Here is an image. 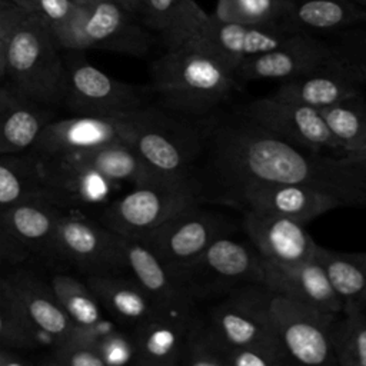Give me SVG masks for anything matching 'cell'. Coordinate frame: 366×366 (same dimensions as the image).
Instances as JSON below:
<instances>
[{
	"label": "cell",
	"instance_id": "6da1fadb",
	"mask_svg": "<svg viewBox=\"0 0 366 366\" xmlns=\"http://www.w3.org/2000/svg\"><path fill=\"white\" fill-rule=\"evenodd\" d=\"M203 204L247 183H292L330 194L343 207H366V173L349 156L293 144L239 110L206 119L204 147L194 170Z\"/></svg>",
	"mask_w": 366,
	"mask_h": 366
},
{
	"label": "cell",
	"instance_id": "7a4b0ae2",
	"mask_svg": "<svg viewBox=\"0 0 366 366\" xmlns=\"http://www.w3.org/2000/svg\"><path fill=\"white\" fill-rule=\"evenodd\" d=\"M240 84L230 66L190 43L166 50L150 66L153 102L194 119L222 110Z\"/></svg>",
	"mask_w": 366,
	"mask_h": 366
},
{
	"label": "cell",
	"instance_id": "3957f363",
	"mask_svg": "<svg viewBox=\"0 0 366 366\" xmlns=\"http://www.w3.org/2000/svg\"><path fill=\"white\" fill-rule=\"evenodd\" d=\"M206 119L180 114L153 102L126 116V143L162 176L192 179L204 147Z\"/></svg>",
	"mask_w": 366,
	"mask_h": 366
},
{
	"label": "cell",
	"instance_id": "277c9868",
	"mask_svg": "<svg viewBox=\"0 0 366 366\" xmlns=\"http://www.w3.org/2000/svg\"><path fill=\"white\" fill-rule=\"evenodd\" d=\"M49 23L30 13L6 40V76L10 87L27 100L51 106L63 103L66 66Z\"/></svg>",
	"mask_w": 366,
	"mask_h": 366
},
{
	"label": "cell",
	"instance_id": "5b68a950",
	"mask_svg": "<svg viewBox=\"0 0 366 366\" xmlns=\"http://www.w3.org/2000/svg\"><path fill=\"white\" fill-rule=\"evenodd\" d=\"M61 49L107 50L134 57L147 54L154 43L149 29L112 0H92L74 6L71 14L51 30Z\"/></svg>",
	"mask_w": 366,
	"mask_h": 366
},
{
	"label": "cell",
	"instance_id": "8992f818",
	"mask_svg": "<svg viewBox=\"0 0 366 366\" xmlns=\"http://www.w3.org/2000/svg\"><path fill=\"white\" fill-rule=\"evenodd\" d=\"M272 295L263 285H246L207 302L204 310L199 306L207 330L224 355L230 349L249 346L285 353L273 325Z\"/></svg>",
	"mask_w": 366,
	"mask_h": 366
},
{
	"label": "cell",
	"instance_id": "52a82bcc",
	"mask_svg": "<svg viewBox=\"0 0 366 366\" xmlns=\"http://www.w3.org/2000/svg\"><path fill=\"white\" fill-rule=\"evenodd\" d=\"M203 204L193 179H166L133 186L124 196L109 203L103 213V226L114 233L142 239L176 213Z\"/></svg>",
	"mask_w": 366,
	"mask_h": 366
},
{
	"label": "cell",
	"instance_id": "ba28073f",
	"mask_svg": "<svg viewBox=\"0 0 366 366\" xmlns=\"http://www.w3.org/2000/svg\"><path fill=\"white\" fill-rule=\"evenodd\" d=\"M180 285L197 303H207L246 285H263V257L230 234L210 243L180 276Z\"/></svg>",
	"mask_w": 366,
	"mask_h": 366
},
{
	"label": "cell",
	"instance_id": "9c48e42d",
	"mask_svg": "<svg viewBox=\"0 0 366 366\" xmlns=\"http://www.w3.org/2000/svg\"><path fill=\"white\" fill-rule=\"evenodd\" d=\"M66 94L63 103L77 116L124 117L150 103V86L120 81L81 57L64 60Z\"/></svg>",
	"mask_w": 366,
	"mask_h": 366
},
{
	"label": "cell",
	"instance_id": "30bf717a",
	"mask_svg": "<svg viewBox=\"0 0 366 366\" xmlns=\"http://www.w3.org/2000/svg\"><path fill=\"white\" fill-rule=\"evenodd\" d=\"M202 206L194 204L176 213L140 239L179 282L210 243L233 233V224L224 216Z\"/></svg>",
	"mask_w": 366,
	"mask_h": 366
},
{
	"label": "cell",
	"instance_id": "8fae6325",
	"mask_svg": "<svg viewBox=\"0 0 366 366\" xmlns=\"http://www.w3.org/2000/svg\"><path fill=\"white\" fill-rule=\"evenodd\" d=\"M270 310L277 339L290 365H336L332 332L337 315L274 293Z\"/></svg>",
	"mask_w": 366,
	"mask_h": 366
},
{
	"label": "cell",
	"instance_id": "7c38bea8",
	"mask_svg": "<svg viewBox=\"0 0 366 366\" xmlns=\"http://www.w3.org/2000/svg\"><path fill=\"white\" fill-rule=\"evenodd\" d=\"M237 110L293 144L333 156H346L317 109L272 94L250 100Z\"/></svg>",
	"mask_w": 366,
	"mask_h": 366
},
{
	"label": "cell",
	"instance_id": "4fadbf2b",
	"mask_svg": "<svg viewBox=\"0 0 366 366\" xmlns=\"http://www.w3.org/2000/svg\"><path fill=\"white\" fill-rule=\"evenodd\" d=\"M223 203L242 210H257L289 217L299 223L343 207L339 200L317 189L292 183H247L216 193L209 203Z\"/></svg>",
	"mask_w": 366,
	"mask_h": 366
},
{
	"label": "cell",
	"instance_id": "5bb4252c",
	"mask_svg": "<svg viewBox=\"0 0 366 366\" xmlns=\"http://www.w3.org/2000/svg\"><path fill=\"white\" fill-rule=\"evenodd\" d=\"M116 240L123 270L147 293L159 312L184 317L197 312L199 305L143 240L119 233Z\"/></svg>",
	"mask_w": 366,
	"mask_h": 366
},
{
	"label": "cell",
	"instance_id": "9a60e30c",
	"mask_svg": "<svg viewBox=\"0 0 366 366\" xmlns=\"http://www.w3.org/2000/svg\"><path fill=\"white\" fill-rule=\"evenodd\" d=\"M336 57L326 39L297 33L282 46L252 56L234 70L240 83L276 80L279 83L323 67Z\"/></svg>",
	"mask_w": 366,
	"mask_h": 366
},
{
	"label": "cell",
	"instance_id": "2e32d148",
	"mask_svg": "<svg viewBox=\"0 0 366 366\" xmlns=\"http://www.w3.org/2000/svg\"><path fill=\"white\" fill-rule=\"evenodd\" d=\"M296 34L283 26L230 23L209 14L204 26L187 43L216 56L236 70L243 60L276 49Z\"/></svg>",
	"mask_w": 366,
	"mask_h": 366
},
{
	"label": "cell",
	"instance_id": "e0dca14e",
	"mask_svg": "<svg viewBox=\"0 0 366 366\" xmlns=\"http://www.w3.org/2000/svg\"><path fill=\"white\" fill-rule=\"evenodd\" d=\"M57 254L89 274L123 272L116 233L81 217L63 214L57 230Z\"/></svg>",
	"mask_w": 366,
	"mask_h": 366
},
{
	"label": "cell",
	"instance_id": "ac0fdd59",
	"mask_svg": "<svg viewBox=\"0 0 366 366\" xmlns=\"http://www.w3.org/2000/svg\"><path fill=\"white\" fill-rule=\"evenodd\" d=\"M242 227L259 254L280 264H297L315 257L317 243L305 224L285 216L243 210Z\"/></svg>",
	"mask_w": 366,
	"mask_h": 366
},
{
	"label": "cell",
	"instance_id": "d6986e66",
	"mask_svg": "<svg viewBox=\"0 0 366 366\" xmlns=\"http://www.w3.org/2000/svg\"><path fill=\"white\" fill-rule=\"evenodd\" d=\"M126 116H76L56 122L50 120L31 150L39 157H60L110 142H126Z\"/></svg>",
	"mask_w": 366,
	"mask_h": 366
},
{
	"label": "cell",
	"instance_id": "ffe728a7",
	"mask_svg": "<svg viewBox=\"0 0 366 366\" xmlns=\"http://www.w3.org/2000/svg\"><path fill=\"white\" fill-rule=\"evenodd\" d=\"M6 289L20 307L26 319L40 332L50 336L54 343L81 335H90L79 329L61 307L50 285L36 274L19 270L1 277Z\"/></svg>",
	"mask_w": 366,
	"mask_h": 366
},
{
	"label": "cell",
	"instance_id": "44dd1931",
	"mask_svg": "<svg viewBox=\"0 0 366 366\" xmlns=\"http://www.w3.org/2000/svg\"><path fill=\"white\" fill-rule=\"evenodd\" d=\"M263 286L274 295L326 313H342V302L316 257L297 264H280L263 259Z\"/></svg>",
	"mask_w": 366,
	"mask_h": 366
},
{
	"label": "cell",
	"instance_id": "7402d4cb",
	"mask_svg": "<svg viewBox=\"0 0 366 366\" xmlns=\"http://www.w3.org/2000/svg\"><path fill=\"white\" fill-rule=\"evenodd\" d=\"M39 160L41 177L61 207L102 204L113 192V182L86 164L67 157H39Z\"/></svg>",
	"mask_w": 366,
	"mask_h": 366
},
{
	"label": "cell",
	"instance_id": "603a6c76",
	"mask_svg": "<svg viewBox=\"0 0 366 366\" xmlns=\"http://www.w3.org/2000/svg\"><path fill=\"white\" fill-rule=\"evenodd\" d=\"M63 213L60 206L44 200L21 202L0 210V223L29 253L59 259L57 230Z\"/></svg>",
	"mask_w": 366,
	"mask_h": 366
},
{
	"label": "cell",
	"instance_id": "cb8c5ba5",
	"mask_svg": "<svg viewBox=\"0 0 366 366\" xmlns=\"http://www.w3.org/2000/svg\"><path fill=\"white\" fill-rule=\"evenodd\" d=\"M360 83L337 59L306 74L282 81L274 96L322 110L363 93Z\"/></svg>",
	"mask_w": 366,
	"mask_h": 366
},
{
	"label": "cell",
	"instance_id": "d4e9b609",
	"mask_svg": "<svg viewBox=\"0 0 366 366\" xmlns=\"http://www.w3.org/2000/svg\"><path fill=\"white\" fill-rule=\"evenodd\" d=\"M194 315L184 317L157 313L130 330L134 343V365L180 366L186 332Z\"/></svg>",
	"mask_w": 366,
	"mask_h": 366
},
{
	"label": "cell",
	"instance_id": "484cf974",
	"mask_svg": "<svg viewBox=\"0 0 366 366\" xmlns=\"http://www.w3.org/2000/svg\"><path fill=\"white\" fill-rule=\"evenodd\" d=\"M283 26L323 37L366 21V9L352 0H285Z\"/></svg>",
	"mask_w": 366,
	"mask_h": 366
},
{
	"label": "cell",
	"instance_id": "4316f807",
	"mask_svg": "<svg viewBox=\"0 0 366 366\" xmlns=\"http://www.w3.org/2000/svg\"><path fill=\"white\" fill-rule=\"evenodd\" d=\"M51 120L44 106L36 104L0 81V154H14L36 144Z\"/></svg>",
	"mask_w": 366,
	"mask_h": 366
},
{
	"label": "cell",
	"instance_id": "83f0119b",
	"mask_svg": "<svg viewBox=\"0 0 366 366\" xmlns=\"http://www.w3.org/2000/svg\"><path fill=\"white\" fill-rule=\"evenodd\" d=\"M139 16L166 50L192 40L209 19L194 0H142Z\"/></svg>",
	"mask_w": 366,
	"mask_h": 366
},
{
	"label": "cell",
	"instance_id": "f1b7e54d",
	"mask_svg": "<svg viewBox=\"0 0 366 366\" xmlns=\"http://www.w3.org/2000/svg\"><path fill=\"white\" fill-rule=\"evenodd\" d=\"M87 286L102 307L130 330L162 313L136 280L120 273L87 274Z\"/></svg>",
	"mask_w": 366,
	"mask_h": 366
},
{
	"label": "cell",
	"instance_id": "f546056e",
	"mask_svg": "<svg viewBox=\"0 0 366 366\" xmlns=\"http://www.w3.org/2000/svg\"><path fill=\"white\" fill-rule=\"evenodd\" d=\"M60 157H67L86 164L106 176L113 183L124 182L132 186H142L172 179L153 170L126 142H110Z\"/></svg>",
	"mask_w": 366,
	"mask_h": 366
},
{
	"label": "cell",
	"instance_id": "4dcf8cb0",
	"mask_svg": "<svg viewBox=\"0 0 366 366\" xmlns=\"http://www.w3.org/2000/svg\"><path fill=\"white\" fill-rule=\"evenodd\" d=\"M315 257L340 299L342 312L366 306V252L347 253L317 244Z\"/></svg>",
	"mask_w": 366,
	"mask_h": 366
},
{
	"label": "cell",
	"instance_id": "1f68e13d",
	"mask_svg": "<svg viewBox=\"0 0 366 366\" xmlns=\"http://www.w3.org/2000/svg\"><path fill=\"white\" fill-rule=\"evenodd\" d=\"M29 200H44L60 206L41 177L40 160L36 154L23 157L0 154V210Z\"/></svg>",
	"mask_w": 366,
	"mask_h": 366
},
{
	"label": "cell",
	"instance_id": "d6a6232c",
	"mask_svg": "<svg viewBox=\"0 0 366 366\" xmlns=\"http://www.w3.org/2000/svg\"><path fill=\"white\" fill-rule=\"evenodd\" d=\"M50 286L61 307L79 329L99 336L109 330H103L102 305L87 283L84 285L70 274L57 273L51 277Z\"/></svg>",
	"mask_w": 366,
	"mask_h": 366
},
{
	"label": "cell",
	"instance_id": "836d02e7",
	"mask_svg": "<svg viewBox=\"0 0 366 366\" xmlns=\"http://www.w3.org/2000/svg\"><path fill=\"white\" fill-rule=\"evenodd\" d=\"M320 113L346 156L355 157L366 149V97L363 93L322 109Z\"/></svg>",
	"mask_w": 366,
	"mask_h": 366
},
{
	"label": "cell",
	"instance_id": "e575fe53",
	"mask_svg": "<svg viewBox=\"0 0 366 366\" xmlns=\"http://www.w3.org/2000/svg\"><path fill=\"white\" fill-rule=\"evenodd\" d=\"M332 336L337 366H366V306L339 313Z\"/></svg>",
	"mask_w": 366,
	"mask_h": 366
},
{
	"label": "cell",
	"instance_id": "d590c367",
	"mask_svg": "<svg viewBox=\"0 0 366 366\" xmlns=\"http://www.w3.org/2000/svg\"><path fill=\"white\" fill-rule=\"evenodd\" d=\"M285 13V0H217L212 14L219 20L230 23L283 26Z\"/></svg>",
	"mask_w": 366,
	"mask_h": 366
},
{
	"label": "cell",
	"instance_id": "8d00e7d4",
	"mask_svg": "<svg viewBox=\"0 0 366 366\" xmlns=\"http://www.w3.org/2000/svg\"><path fill=\"white\" fill-rule=\"evenodd\" d=\"M39 330L26 319L0 277V346L27 350L39 345Z\"/></svg>",
	"mask_w": 366,
	"mask_h": 366
},
{
	"label": "cell",
	"instance_id": "74e56055",
	"mask_svg": "<svg viewBox=\"0 0 366 366\" xmlns=\"http://www.w3.org/2000/svg\"><path fill=\"white\" fill-rule=\"evenodd\" d=\"M180 366H226L224 352L207 330L199 310L187 327Z\"/></svg>",
	"mask_w": 366,
	"mask_h": 366
},
{
	"label": "cell",
	"instance_id": "f35d334b",
	"mask_svg": "<svg viewBox=\"0 0 366 366\" xmlns=\"http://www.w3.org/2000/svg\"><path fill=\"white\" fill-rule=\"evenodd\" d=\"M335 57L363 84H366V21L329 36Z\"/></svg>",
	"mask_w": 366,
	"mask_h": 366
},
{
	"label": "cell",
	"instance_id": "ab89813d",
	"mask_svg": "<svg viewBox=\"0 0 366 366\" xmlns=\"http://www.w3.org/2000/svg\"><path fill=\"white\" fill-rule=\"evenodd\" d=\"M96 340L97 337L94 336L81 335L56 342L46 362L57 366H104L97 352Z\"/></svg>",
	"mask_w": 366,
	"mask_h": 366
},
{
	"label": "cell",
	"instance_id": "60d3db41",
	"mask_svg": "<svg viewBox=\"0 0 366 366\" xmlns=\"http://www.w3.org/2000/svg\"><path fill=\"white\" fill-rule=\"evenodd\" d=\"M96 347L104 366L134 363V343L130 332L109 329L97 337Z\"/></svg>",
	"mask_w": 366,
	"mask_h": 366
},
{
	"label": "cell",
	"instance_id": "b9f144b4",
	"mask_svg": "<svg viewBox=\"0 0 366 366\" xmlns=\"http://www.w3.org/2000/svg\"><path fill=\"white\" fill-rule=\"evenodd\" d=\"M226 366H286L290 365L285 353L264 347H236L226 352Z\"/></svg>",
	"mask_w": 366,
	"mask_h": 366
},
{
	"label": "cell",
	"instance_id": "7bdbcfd3",
	"mask_svg": "<svg viewBox=\"0 0 366 366\" xmlns=\"http://www.w3.org/2000/svg\"><path fill=\"white\" fill-rule=\"evenodd\" d=\"M74 6L76 3L71 0H37L34 13L41 14L53 30L71 14Z\"/></svg>",
	"mask_w": 366,
	"mask_h": 366
},
{
	"label": "cell",
	"instance_id": "ee69618b",
	"mask_svg": "<svg viewBox=\"0 0 366 366\" xmlns=\"http://www.w3.org/2000/svg\"><path fill=\"white\" fill-rule=\"evenodd\" d=\"M30 14L10 0H0V40H7L17 26Z\"/></svg>",
	"mask_w": 366,
	"mask_h": 366
},
{
	"label": "cell",
	"instance_id": "f6af8a7d",
	"mask_svg": "<svg viewBox=\"0 0 366 366\" xmlns=\"http://www.w3.org/2000/svg\"><path fill=\"white\" fill-rule=\"evenodd\" d=\"M29 250L20 244L0 223V264L21 263L29 257Z\"/></svg>",
	"mask_w": 366,
	"mask_h": 366
},
{
	"label": "cell",
	"instance_id": "bcb514c9",
	"mask_svg": "<svg viewBox=\"0 0 366 366\" xmlns=\"http://www.w3.org/2000/svg\"><path fill=\"white\" fill-rule=\"evenodd\" d=\"M29 363L30 362L17 353L16 349L0 346V366H21Z\"/></svg>",
	"mask_w": 366,
	"mask_h": 366
},
{
	"label": "cell",
	"instance_id": "7dc6e473",
	"mask_svg": "<svg viewBox=\"0 0 366 366\" xmlns=\"http://www.w3.org/2000/svg\"><path fill=\"white\" fill-rule=\"evenodd\" d=\"M133 16H139L142 9V0H112Z\"/></svg>",
	"mask_w": 366,
	"mask_h": 366
},
{
	"label": "cell",
	"instance_id": "c3c4849f",
	"mask_svg": "<svg viewBox=\"0 0 366 366\" xmlns=\"http://www.w3.org/2000/svg\"><path fill=\"white\" fill-rule=\"evenodd\" d=\"M6 76V41L0 40V81Z\"/></svg>",
	"mask_w": 366,
	"mask_h": 366
},
{
	"label": "cell",
	"instance_id": "681fc988",
	"mask_svg": "<svg viewBox=\"0 0 366 366\" xmlns=\"http://www.w3.org/2000/svg\"><path fill=\"white\" fill-rule=\"evenodd\" d=\"M10 1H13L14 4H17V6L26 9V10L30 11V13H34V11H36L37 0H10Z\"/></svg>",
	"mask_w": 366,
	"mask_h": 366
},
{
	"label": "cell",
	"instance_id": "f907efd6",
	"mask_svg": "<svg viewBox=\"0 0 366 366\" xmlns=\"http://www.w3.org/2000/svg\"><path fill=\"white\" fill-rule=\"evenodd\" d=\"M353 160H356V163L365 170V173H366V149L362 152V153H359L357 156H355V157H352Z\"/></svg>",
	"mask_w": 366,
	"mask_h": 366
},
{
	"label": "cell",
	"instance_id": "816d5d0a",
	"mask_svg": "<svg viewBox=\"0 0 366 366\" xmlns=\"http://www.w3.org/2000/svg\"><path fill=\"white\" fill-rule=\"evenodd\" d=\"M353 3H356L357 6H360V7H363V9H366V0H352Z\"/></svg>",
	"mask_w": 366,
	"mask_h": 366
},
{
	"label": "cell",
	"instance_id": "f5cc1de1",
	"mask_svg": "<svg viewBox=\"0 0 366 366\" xmlns=\"http://www.w3.org/2000/svg\"><path fill=\"white\" fill-rule=\"evenodd\" d=\"M71 1H74L76 4H79V3H89V1H92V0H71Z\"/></svg>",
	"mask_w": 366,
	"mask_h": 366
}]
</instances>
